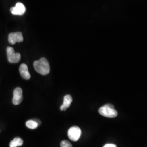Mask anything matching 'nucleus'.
Listing matches in <instances>:
<instances>
[{"label": "nucleus", "instance_id": "3", "mask_svg": "<svg viewBox=\"0 0 147 147\" xmlns=\"http://www.w3.org/2000/svg\"><path fill=\"white\" fill-rule=\"evenodd\" d=\"M7 58L9 62L11 63H18L21 59V55L19 53H15L13 47H8L7 48Z\"/></svg>", "mask_w": 147, "mask_h": 147}, {"label": "nucleus", "instance_id": "9", "mask_svg": "<svg viewBox=\"0 0 147 147\" xmlns=\"http://www.w3.org/2000/svg\"><path fill=\"white\" fill-rule=\"evenodd\" d=\"M73 102V98L70 95H66L64 97L63 103L60 107V110L61 111H65L69 108Z\"/></svg>", "mask_w": 147, "mask_h": 147}, {"label": "nucleus", "instance_id": "1", "mask_svg": "<svg viewBox=\"0 0 147 147\" xmlns=\"http://www.w3.org/2000/svg\"><path fill=\"white\" fill-rule=\"evenodd\" d=\"M33 66L35 70L42 75H47L50 73V65L45 58H41L40 59L34 62Z\"/></svg>", "mask_w": 147, "mask_h": 147}, {"label": "nucleus", "instance_id": "11", "mask_svg": "<svg viewBox=\"0 0 147 147\" xmlns=\"http://www.w3.org/2000/svg\"><path fill=\"white\" fill-rule=\"evenodd\" d=\"M27 127L31 129H35L38 126V123L36 121L30 120L26 123Z\"/></svg>", "mask_w": 147, "mask_h": 147}, {"label": "nucleus", "instance_id": "2", "mask_svg": "<svg viewBox=\"0 0 147 147\" xmlns=\"http://www.w3.org/2000/svg\"><path fill=\"white\" fill-rule=\"evenodd\" d=\"M99 112L101 115L108 118H115L118 115L117 111L115 109L113 105L107 104L101 107L99 109Z\"/></svg>", "mask_w": 147, "mask_h": 147}, {"label": "nucleus", "instance_id": "8", "mask_svg": "<svg viewBox=\"0 0 147 147\" xmlns=\"http://www.w3.org/2000/svg\"><path fill=\"white\" fill-rule=\"evenodd\" d=\"M19 73L22 78L25 80H29L31 78V75L28 71L26 64H21L19 67Z\"/></svg>", "mask_w": 147, "mask_h": 147}, {"label": "nucleus", "instance_id": "4", "mask_svg": "<svg viewBox=\"0 0 147 147\" xmlns=\"http://www.w3.org/2000/svg\"><path fill=\"white\" fill-rule=\"evenodd\" d=\"M68 135L71 141H77L81 135V130L78 126H72L69 129Z\"/></svg>", "mask_w": 147, "mask_h": 147}, {"label": "nucleus", "instance_id": "10", "mask_svg": "<svg viewBox=\"0 0 147 147\" xmlns=\"http://www.w3.org/2000/svg\"><path fill=\"white\" fill-rule=\"evenodd\" d=\"M24 141L20 137H16L14 138L9 144V147H18L21 146L23 144Z\"/></svg>", "mask_w": 147, "mask_h": 147}, {"label": "nucleus", "instance_id": "13", "mask_svg": "<svg viewBox=\"0 0 147 147\" xmlns=\"http://www.w3.org/2000/svg\"><path fill=\"white\" fill-rule=\"evenodd\" d=\"M103 147H117L116 144H106Z\"/></svg>", "mask_w": 147, "mask_h": 147}, {"label": "nucleus", "instance_id": "12", "mask_svg": "<svg viewBox=\"0 0 147 147\" xmlns=\"http://www.w3.org/2000/svg\"><path fill=\"white\" fill-rule=\"evenodd\" d=\"M61 147H73L72 144L67 140H63L61 142Z\"/></svg>", "mask_w": 147, "mask_h": 147}, {"label": "nucleus", "instance_id": "6", "mask_svg": "<svg viewBox=\"0 0 147 147\" xmlns=\"http://www.w3.org/2000/svg\"><path fill=\"white\" fill-rule=\"evenodd\" d=\"M23 99L22 90L20 87H17L14 89L13 92V103L15 105H19L21 103Z\"/></svg>", "mask_w": 147, "mask_h": 147}, {"label": "nucleus", "instance_id": "5", "mask_svg": "<svg viewBox=\"0 0 147 147\" xmlns=\"http://www.w3.org/2000/svg\"><path fill=\"white\" fill-rule=\"evenodd\" d=\"M23 40L22 34L20 32L11 33L8 36V42L11 44H15L16 42H22Z\"/></svg>", "mask_w": 147, "mask_h": 147}, {"label": "nucleus", "instance_id": "7", "mask_svg": "<svg viewBox=\"0 0 147 147\" xmlns=\"http://www.w3.org/2000/svg\"><path fill=\"white\" fill-rule=\"evenodd\" d=\"M10 11L11 14L13 15L21 16L25 13L26 11V8L22 3L18 2L14 7L11 8Z\"/></svg>", "mask_w": 147, "mask_h": 147}]
</instances>
